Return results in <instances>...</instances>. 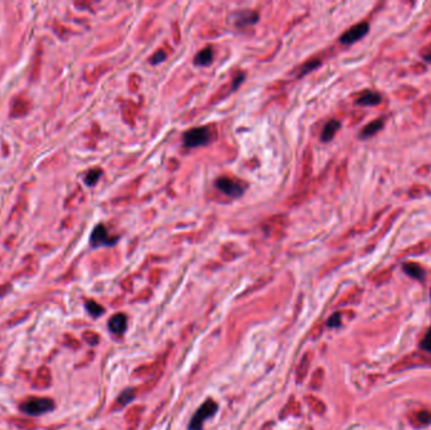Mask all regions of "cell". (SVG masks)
Returning <instances> with one entry per match:
<instances>
[{"mask_svg":"<svg viewBox=\"0 0 431 430\" xmlns=\"http://www.w3.org/2000/svg\"><path fill=\"white\" fill-rule=\"evenodd\" d=\"M422 36H424V37H431V18L429 19V22L425 24V27H424V29H422Z\"/></svg>","mask_w":431,"mask_h":430,"instance_id":"4dcf8cb0","label":"cell"},{"mask_svg":"<svg viewBox=\"0 0 431 430\" xmlns=\"http://www.w3.org/2000/svg\"><path fill=\"white\" fill-rule=\"evenodd\" d=\"M402 212H404V208H396L393 209L392 212H389V215L387 216L386 220L382 222V226H381V228L378 230V232L374 235L373 239H371L369 244H371V245L372 242H373V244H378V241H380L382 237L386 236L387 232L389 231V228L393 226V224H395V221L398 218V216L401 215Z\"/></svg>","mask_w":431,"mask_h":430,"instance_id":"9c48e42d","label":"cell"},{"mask_svg":"<svg viewBox=\"0 0 431 430\" xmlns=\"http://www.w3.org/2000/svg\"><path fill=\"white\" fill-rule=\"evenodd\" d=\"M416 174L417 176H422V177L430 176L431 174V164L422 165V167H420L419 169L416 170Z\"/></svg>","mask_w":431,"mask_h":430,"instance_id":"f546056e","label":"cell"},{"mask_svg":"<svg viewBox=\"0 0 431 430\" xmlns=\"http://www.w3.org/2000/svg\"><path fill=\"white\" fill-rule=\"evenodd\" d=\"M417 95H419V89L410 86V85H402L393 91V96L398 101H411V100L416 99Z\"/></svg>","mask_w":431,"mask_h":430,"instance_id":"5bb4252c","label":"cell"},{"mask_svg":"<svg viewBox=\"0 0 431 430\" xmlns=\"http://www.w3.org/2000/svg\"><path fill=\"white\" fill-rule=\"evenodd\" d=\"M431 249V239H425L419 241L415 245H411L409 248L404 249L402 251H400V254L397 255V259H404V257H411V256H420V255H424L426 252H429Z\"/></svg>","mask_w":431,"mask_h":430,"instance_id":"ba28073f","label":"cell"},{"mask_svg":"<svg viewBox=\"0 0 431 430\" xmlns=\"http://www.w3.org/2000/svg\"><path fill=\"white\" fill-rule=\"evenodd\" d=\"M212 140V133L208 128L199 126V128L189 129L183 135V143L187 148H198L206 145Z\"/></svg>","mask_w":431,"mask_h":430,"instance_id":"3957f363","label":"cell"},{"mask_svg":"<svg viewBox=\"0 0 431 430\" xmlns=\"http://www.w3.org/2000/svg\"><path fill=\"white\" fill-rule=\"evenodd\" d=\"M382 101V96L377 91L365 90L357 96L356 104L361 106H377Z\"/></svg>","mask_w":431,"mask_h":430,"instance_id":"30bf717a","label":"cell"},{"mask_svg":"<svg viewBox=\"0 0 431 430\" xmlns=\"http://www.w3.org/2000/svg\"><path fill=\"white\" fill-rule=\"evenodd\" d=\"M101 174H102L101 169L90 170V172L87 173L86 178H85V182H86L87 185H93L96 182H97V181H99V178L101 177Z\"/></svg>","mask_w":431,"mask_h":430,"instance_id":"603a6c76","label":"cell"},{"mask_svg":"<svg viewBox=\"0 0 431 430\" xmlns=\"http://www.w3.org/2000/svg\"><path fill=\"white\" fill-rule=\"evenodd\" d=\"M369 32V23L368 22H359V23L354 24L348 30H345V33L342 34L341 38H339V42L342 45H353L357 41L362 39L366 34Z\"/></svg>","mask_w":431,"mask_h":430,"instance_id":"277c9868","label":"cell"},{"mask_svg":"<svg viewBox=\"0 0 431 430\" xmlns=\"http://www.w3.org/2000/svg\"><path fill=\"white\" fill-rule=\"evenodd\" d=\"M86 308L87 311H88V313H90L91 316H93V317H99V316H101V314L104 313V308H102L99 303L93 302V300H88V302H86Z\"/></svg>","mask_w":431,"mask_h":430,"instance_id":"7402d4cb","label":"cell"},{"mask_svg":"<svg viewBox=\"0 0 431 430\" xmlns=\"http://www.w3.org/2000/svg\"><path fill=\"white\" fill-rule=\"evenodd\" d=\"M21 411L30 416H41L54 409V401L48 397H30L19 407Z\"/></svg>","mask_w":431,"mask_h":430,"instance_id":"6da1fadb","label":"cell"},{"mask_svg":"<svg viewBox=\"0 0 431 430\" xmlns=\"http://www.w3.org/2000/svg\"><path fill=\"white\" fill-rule=\"evenodd\" d=\"M385 124H386V117L385 116L374 119L373 121L367 124L365 128H362V130L359 133V137H361V139H368V137L374 136L378 132L382 130Z\"/></svg>","mask_w":431,"mask_h":430,"instance_id":"8fae6325","label":"cell"},{"mask_svg":"<svg viewBox=\"0 0 431 430\" xmlns=\"http://www.w3.org/2000/svg\"><path fill=\"white\" fill-rule=\"evenodd\" d=\"M341 126H342V124H341V121H338V120H335V119L329 120V121H328V123L324 125L323 132H322V135H321L322 141H324V143H328V141L332 140L333 137L335 136V134L338 133L339 129H341Z\"/></svg>","mask_w":431,"mask_h":430,"instance_id":"e0dca14e","label":"cell"},{"mask_svg":"<svg viewBox=\"0 0 431 430\" xmlns=\"http://www.w3.org/2000/svg\"><path fill=\"white\" fill-rule=\"evenodd\" d=\"M402 269L410 278L419 281L425 280V269L416 261H405L402 264Z\"/></svg>","mask_w":431,"mask_h":430,"instance_id":"4fadbf2b","label":"cell"},{"mask_svg":"<svg viewBox=\"0 0 431 430\" xmlns=\"http://www.w3.org/2000/svg\"><path fill=\"white\" fill-rule=\"evenodd\" d=\"M393 274V268L392 266H388V268H385V269L380 270L376 274L373 275L372 281H373L376 285H382V284H386L389 279L392 278Z\"/></svg>","mask_w":431,"mask_h":430,"instance_id":"44dd1931","label":"cell"},{"mask_svg":"<svg viewBox=\"0 0 431 430\" xmlns=\"http://www.w3.org/2000/svg\"><path fill=\"white\" fill-rule=\"evenodd\" d=\"M420 348L424 352L431 353V328L426 332L425 337L422 338V340L420 342Z\"/></svg>","mask_w":431,"mask_h":430,"instance_id":"cb8c5ba5","label":"cell"},{"mask_svg":"<svg viewBox=\"0 0 431 430\" xmlns=\"http://www.w3.org/2000/svg\"><path fill=\"white\" fill-rule=\"evenodd\" d=\"M429 367L431 366V356L425 352H412L405 356L391 367V372H400V371L410 370L413 367Z\"/></svg>","mask_w":431,"mask_h":430,"instance_id":"7a4b0ae2","label":"cell"},{"mask_svg":"<svg viewBox=\"0 0 431 430\" xmlns=\"http://www.w3.org/2000/svg\"><path fill=\"white\" fill-rule=\"evenodd\" d=\"M318 66H321V61L319 60H314V61H310V62H308L305 66L302 67V76L305 75V73H309L310 71H313L314 68H317Z\"/></svg>","mask_w":431,"mask_h":430,"instance_id":"4316f807","label":"cell"},{"mask_svg":"<svg viewBox=\"0 0 431 430\" xmlns=\"http://www.w3.org/2000/svg\"><path fill=\"white\" fill-rule=\"evenodd\" d=\"M117 241V237H112L108 235V230L104 225H97L93 228L90 237V244L92 248H99V246H112Z\"/></svg>","mask_w":431,"mask_h":430,"instance_id":"52a82bcc","label":"cell"},{"mask_svg":"<svg viewBox=\"0 0 431 430\" xmlns=\"http://www.w3.org/2000/svg\"><path fill=\"white\" fill-rule=\"evenodd\" d=\"M126 324H128V319H126V316L123 313L115 314L111 317V319L108 320V328L112 333L115 335H121L124 333L126 329Z\"/></svg>","mask_w":431,"mask_h":430,"instance_id":"2e32d148","label":"cell"},{"mask_svg":"<svg viewBox=\"0 0 431 430\" xmlns=\"http://www.w3.org/2000/svg\"><path fill=\"white\" fill-rule=\"evenodd\" d=\"M407 196L410 198H413V200L429 197V196H431V188L429 185L422 184V183H416V184L411 185L410 188L407 189Z\"/></svg>","mask_w":431,"mask_h":430,"instance_id":"ac0fdd59","label":"cell"},{"mask_svg":"<svg viewBox=\"0 0 431 430\" xmlns=\"http://www.w3.org/2000/svg\"><path fill=\"white\" fill-rule=\"evenodd\" d=\"M132 397H134V391H132V390H126L125 392H123V394L120 395L119 403L121 404V405H126V404L131 401Z\"/></svg>","mask_w":431,"mask_h":430,"instance_id":"484cf974","label":"cell"},{"mask_svg":"<svg viewBox=\"0 0 431 430\" xmlns=\"http://www.w3.org/2000/svg\"><path fill=\"white\" fill-rule=\"evenodd\" d=\"M259 14L254 10H242L235 15V23L237 27H246V25H252L258 22Z\"/></svg>","mask_w":431,"mask_h":430,"instance_id":"9a60e30c","label":"cell"},{"mask_svg":"<svg viewBox=\"0 0 431 430\" xmlns=\"http://www.w3.org/2000/svg\"><path fill=\"white\" fill-rule=\"evenodd\" d=\"M430 294H431V290H430Z\"/></svg>","mask_w":431,"mask_h":430,"instance_id":"836d02e7","label":"cell"},{"mask_svg":"<svg viewBox=\"0 0 431 430\" xmlns=\"http://www.w3.org/2000/svg\"><path fill=\"white\" fill-rule=\"evenodd\" d=\"M245 80V75H243V73H239L238 75V77L237 78H235V82H234V87H232V90H235V87H238L239 86V84H241V82H242V81Z\"/></svg>","mask_w":431,"mask_h":430,"instance_id":"1f68e13d","label":"cell"},{"mask_svg":"<svg viewBox=\"0 0 431 430\" xmlns=\"http://www.w3.org/2000/svg\"><path fill=\"white\" fill-rule=\"evenodd\" d=\"M212 61H213L212 48L207 47V48H203V49H202V51L199 52L197 56H195L194 65H197V66H201V67L210 66L211 63H212Z\"/></svg>","mask_w":431,"mask_h":430,"instance_id":"ffe728a7","label":"cell"},{"mask_svg":"<svg viewBox=\"0 0 431 430\" xmlns=\"http://www.w3.org/2000/svg\"><path fill=\"white\" fill-rule=\"evenodd\" d=\"M431 106V95H425L421 99L416 100V101L412 102V106H411V110H412L413 116L417 117V119H424L428 113L429 109Z\"/></svg>","mask_w":431,"mask_h":430,"instance_id":"7c38bea8","label":"cell"},{"mask_svg":"<svg viewBox=\"0 0 431 430\" xmlns=\"http://www.w3.org/2000/svg\"><path fill=\"white\" fill-rule=\"evenodd\" d=\"M216 187L225 193L226 196L231 198H238L241 197L245 192V184L237 182V181L231 180L227 177H221L216 181Z\"/></svg>","mask_w":431,"mask_h":430,"instance_id":"5b68a950","label":"cell"},{"mask_svg":"<svg viewBox=\"0 0 431 430\" xmlns=\"http://www.w3.org/2000/svg\"><path fill=\"white\" fill-rule=\"evenodd\" d=\"M341 324V314L335 313L328 320V326L329 327H338Z\"/></svg>","mask_w":431,"mask_h":430,"instance_id":"f1b7e54d","label":"cell"},{"mask_svg":"<svg viewBox=\"0 0 431 430\" xmlns=\"http://www.w3.org/2000/svg\"><path fill=\"white\" fill-rule=\"evenodd\" d=\"M167 58V53L164 51H158L155 54H154L151 58H150V63L151 65H159V63H162L163 61H165Z\"/></svg>","mask_w":431,"mask_h":430,"instance_id":"83f0119b","label":"cell"},{"mask_svg":"<svg viewBox=\"0 0 431 430\" xmlns=\"http://www.w3.org/2000/svg\"><path fill=\"white\" fill-rule=\"evenodd\" d=\"M420 57H421L422 60L425 61V62H430L431 63V42L425 45L424 47L420 48Z\"/></svg>","mask_w":431,"mask_h":430,"instance_id":"d4e9b609","label":"cell"},{"mask_svg":"<svg viewBox=\"0 0 431 430\" xmlns=\"http://www.w3.org/2000/svg\"><path fill=\"white\" fill-rule=\"evenodd\" d=\"M412 69H417L416 73H421V72H425L426 67L422 65V63H416V65H413Z\"/></svg>","mask_w":431,"mask_h":430,"instance_id":"d6a6232c","label":"cell"},{"mask_svg":"<svg viewBox=\"0 0 431 430\" xmlns=\"http://www.w3.org/2000/svg\"><path fill=\"white\" fill-rule=\"evenodd\" d=\"M411 424L416 428L428 427L429 424H431V411H429V410H420V411L415 412L411 416Z\"/></svg>","mask_w":431,"mask_h":430,"instance_id":"d6986e66","label":"cell"},{"mask_svg":"<svg viewBox=\"0 0 431 430\" xmlns=\"http://www.w3.org/2000/svg\"><path fill=\"white\" fill-rule=\"evenodd\" d=\"M216 411H217V404L213 400H207L206 403L202 404V407L197 410V412L192 419L191 425H189L191 430H201L203 421L207 418L212 416Z\"/></svg>","mask_w":431,"mask_h":430,"instance_id":"8992f818","label":"cell"}]
</instances>
